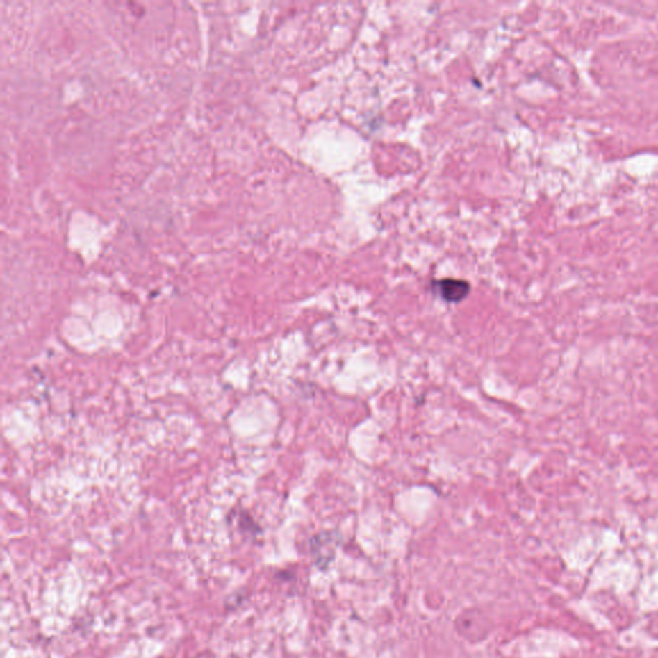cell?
<instances>
[{"label": "cell", "instance_id": "obj_1", "mask_svg": "<svg viewBox=\"0 0 658 658\" xmlns=\"http://www.w3.org/2000/svg\"><path fill=\"white\" fill-rule=\"evenodd\" d=\"M434 290L446 302L458 304L470 295V286L466 281L446 278L434 282Z\"/></svg>", "mask_w": 658, "mask_h": 658}]
</instances>
